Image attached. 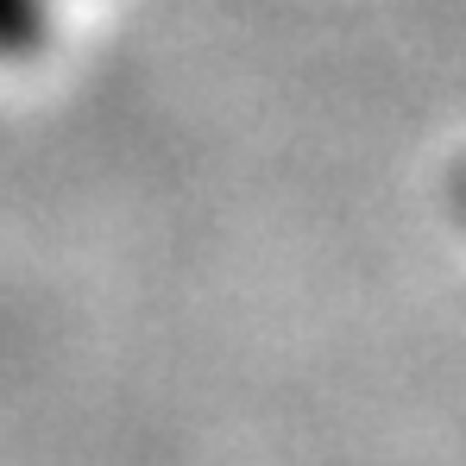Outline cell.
Masks as SVG:
<instances>
[{"label": "cell", "instance_id": "6da1fadb", "mask_svg": "<svg viewBox=\"0 0 466 466\" xmlns=\"http://www.w3.org/2000/svg\"><path fill=\"white\" fill-rule=\"evenodd\" d=\"M51 38V0H0V57L25 64Z\"/></svg>", "mask_w": 466, "mask_h": 466}, {"label": "cell", "instance_id": "7a4b0ae2", "mask_svg": "<svg viewBox=\"0 0 466 466\" xmlns=\"http://www.w3.org/2000/svg\"><path fill=\"white\" fill-rule=\"evenodd\" d=\"M448 208H454V221L466 228V164L454 170V177H448Z\"/></svg>", "mask_w": 466, "mask_h": 466}]
</instances>
